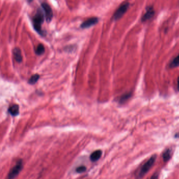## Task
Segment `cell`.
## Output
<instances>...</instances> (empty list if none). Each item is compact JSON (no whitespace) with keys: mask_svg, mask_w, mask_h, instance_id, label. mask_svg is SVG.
I'll return each instance as SVG.
<instances>
[{"mask_svg":"<svg viewBox=\"0 0 179 179\" xmlns=\"http://www.w3.org/2000/svg\"><path fill=\"white\" fill-rule=\"evenodd\" d=\"M44 21V14L42 10L38 8L33 19V27L34 30L40 35H43L44 33L42 30V25Z\"/></svg>","mask_w":179,"mask_h":179,"instance_id":"1","label":"cell"},{"mask_svg":"<svg viewBox=\"0 0 179 179\" xmlns=\"http://www.w3.org/2000/svg\"><path fill=\"white\" fill-rule=\"evenodd\" d=\"M177 83H178V90L179 91V76L178 78V82H177Z\"/></svg>","mask_w":179,"mask_h":179,"instance_id":"19","label":"cell"},{"mask_svg":"<svg viewBox=\"0 0 179 179\" xmlns=\"http://www.w3.org/2000/svg\"><path fill=\"white\" fill-rule=\"evenodd\" d=\"M132 96V93L131 92H128L127 93H125L122 96H121L119 99V103L121 104L124 103L127 101L128 99H130Z\"/></svg>","mask_w":179,"mask_h":179,"instance_id":"12","label":"cell"},{"mask_svg":"<svg viewBox=\"0 0 179 179\" xmlns=\"http://www.w3.org/2000/svg\"><path fill=\"white\" fill-rule=\"evenodd\" d=\"M42 8L44 12V15L45 17L46 20L48 23L51 22L53 17V13L51 6L47 3H43L41 4Z\"/></svg>","mask_w":179,"mask_h":179,"instance_id":"5","label":"cell"},{"mask_svg":"<svg viewBox=\"0 0 179 179\" xmlns=\"http://www.w3.org/2000/svg\"><path fill=\"white\" fill-rule=\"evenodd\" d=\"M179 55H178L170 63V67L171 68H176V67H179Z\"/></svg>","mask_w":179,"mask_h":179,"instance_id":"14","label":"cell"},{"mask_svg":"<svg viewBox=\"0 0 179 179\" xmlns=\"http://www.w3.org/2000/svg\"><path fill=\"white\" fill-rule=\"evenodd\" d=\"M14 57L16 62H21L22 61L21 51L19 48H14L13 50Z\"/></svg>","mask_w":179,"mask_h":179,"instance_id":"9","label":"cell"},{"mask_svg":"<svg viewBox=\"0 0 179 179\" xmlns=\"http://www.w3.org/2000/svg\"><path fill=\"white\" fill-rule=\"evenodd\" d=\"M129 6V3H126L122 4L121 6L118 8L117 11L115 12L113 15V19L114 21H117L120 19L123 15L126 13V12L128 10Z\"/></svg>","mask_w":179,"mask_h":179,"instance_id":"4","label":"cell"},{"mask_svg":"<svg viewBox=\"0 0 179 179\" xmlns=\"http://www.w3.org/2000/svg\"><path fill=\"white\" fill-rule=\"evenodd\" d=\"M87 170L86 167L85 166H80L79 167H78L76 169V171L78 173H81L83 172H85Z\"/></svg>","mask_w":179,"mask_h":179,"instance_id":"16","label":"cell"},{"mask_svg":"<svg viewBox=\"0 0 179 179\" xmlns=\"http://www.w3.org/2000/svg\"><path fill=\"white\" fill-rule=\"evenodd\" d=\"M8 112L12 116H17L19 114V105L14 104L8 109Z\"/></svg>","mask_w":179,"mask_h":179,"instance_id":"11","label":"cell"},{"mask_svg":"<svg viewBox=\"0 0 179 179\" xmlns=\"http://www.w3.org/2000/svg\"><path fill=\"white\" fill-rule=\"evenodd\" d=\"M157 156L156 155L152 156L145 163L141 166L137 176V179H140L148 172L155 163Z\"/></svg>","mask_w":179,"mask_h":179,"instance_id":"2","label":"cell"},{"mask_svg":"<svg viewBox=\"0 0 179 179\" xmlns=\"http://www.w3.org/2000/svg\"><path fill=\"white\" fill-rule=\"evenodd\" d=\"M159 179V173L158 172H155L153 174L150 179Z\"/></svg>","mask_w":179,"mask_h":179,"instance_id":"17","label":"cell"},{"mask_svg":"<svg viewBox=\"0 0 179 179\" xmlns=\"http://www.w3.org/2000/svg\"><path fill=\"white\" fill-rule=\"evenodd\" d=\"M102 155V151L100 150H97L93 152L90 156V159L91 161L95 162L98 160Z\"/></svg>","mask_w":179,"mask_h":179,"instance_id":"8","label":"cell"},{"mask_svg":"<svg viewBox=\"0 0 179 179\" xmlns=\"http://www.w3.org/2000/svg\"><path fill=\"white\" fill-rule=\"evenodd\" d=\"M40 78V75L38 74H35V75H33L31 77L29 80V83L30 84H34L35 83L37 82L38 80Z\"/></svg>","mask_w":179,"mask_h":179,"instance_id":"15","label":"cell"},{"mask_svg":"<svg viewBox=\"0 0 179 179\" xmlns=\"http://www.w3.org/2000/svg\"><path fill=\"white\" fill-rule=\"evenodd\" d=\"M155 13L154 8L153 6H149L147 9L146 13L144 14L142 17V21H146L152 19Z\"/></svg>","mask_w":179,"mask_h":179,"instance_id":"7","label":"cell"},{"mask_svg":"<svg viewBox=\"0 0 179 179\" xmlns=\"http://www.w3.org/2000/svg\"><path fill=\"white\" fill-rule=\"evenodd\" d=\"M172 157V150L170 148L166 149L162 153V158L164 162L168 161Z\"/></svg>","mask_w":179,"mask_h":179,"instance_id":"10","label":"cell"},{"mask_svg":"<svg viewBox=\"0 0 179 179\" xmlns=\"http://www.w3.org/2000/svg\"><path fill=\"white\" fill-rule=\"evenodd\" d=\"M23 168V162L20 159L16 162L15 165L11 169L7 176L6 179H14L19 175Z\"/></svg>","mask_w":179,"mask_h":179,"instance_id":"3","label":"cell"},{"mask_svg":"<svg viewBox=\"0 0 179 179\" xmlns=\"http://www.w3.org/2000/svg\"><path fill=\"white\" fill-rule=\"evenodd\" d=\"M99 21L98 17H91L88 19L86 21H84L80 25V27L83 29H85L91 27L97 24Z\"/></svg>","mask_w":179,"mask_h":179,"instance_id":"6","label":"cell"},{"mask_svg":"<svg viewBox=\"0 0 179 179\" xmlns=\"http://www.w3.org/2000/svg\"><path fill=\"white\" fill-rule=\"evenodd\" d=\"M174 137L176 138H179V132L174 135Z\"/></svg>","mask_w":179,"mask_h":179,"instance_id":"18","label":"cell"},{"mask_svg":"<svg viewBox=\"0 0 179 179\" xmlns=\"http://www.w3.org/2000/svg\"><path fill=\"white\" fill-rule=\"evenodd\" d=\"M45 52V48L43 44H39L38 46V47H36V49L35 50V53L36 54L38 55H41L42 54H44Z\"/></svg>","mask_w":179,"mask_h":179,"instance_id":"13","label":"cell"},{"mask_svg":"<svg viewBox=\"0 0 179 179\" xmlns=\"http://www.w3.org/2000/svg\"><path fill=\"white\" fill-rule=\"evenodd\" d=\"M27 2H28L29 3H31V2H32L33 0H27Z\"/></svg>","mask_w":179,"mask_h":179,"instance_id":"20","label":"cell"}]
</instances>
